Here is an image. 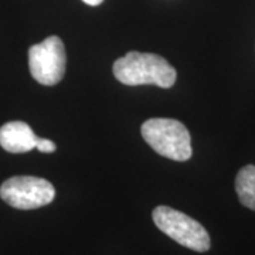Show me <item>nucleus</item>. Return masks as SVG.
Instances as JSON below:
<instances>
[{"label": "nucleus", "mask_w": 255, "mask_h": 255, "mask_svg": "<svg viewBox=\"0 0 255 255\" xmlns=\"http://www.w3.org/2000/svg\"><path fill=\"white\" fill-rule=\"evenodd\" d=\"M146 143L157 155L176 162H186L193 155L191 136L180 121L170 118H152L140 128Z\"/></svg>", "instance_id": "2"}, {"label": "nucleus", "mask_w": 255, "mask_h": 255, "mask_svg": "<svg viewBox=\"0 0 255 255\" xmlns=\"http://www.w3.org/2000/svg\"><path fill=\"white\" fill-rule=\"evenodd\" d=\"M114 75L119 82L136 85H156L170 88L176 82V70L163 57L152 53L130 51L114 64Z\"/></svg>", "instance_id": "1"}, {"label": "nucleus", "mask_w": 255, "mask_h": 255, "mask_svg": "<svg viewBox=\"0 0 255 255\" xmlns=\"http://www.w3.org/2000/svg\"><path fill=\"white\" fill-rule=\"evenodd\" d=\"M0 197L13 209L34 210L54 200L55 189L41 177L14 176L0 186Z\"/></svg>", "instance_id": "4"}, {"label": "nucleus", "mask_w": 255, "mask_h": 255, "mask_svg": "<svg viewBox=\"0 0 255 255\" xmlns=\"http://www.w3.org/2000/svg\"><path fill=\"white\" fill-rule=\"evenodd\" d=\"M67 55L61 38L47 37L44 41L28 48V68L31 77L41 85L51 87L63 80Z\"/></svg>", "instance_id": "5"}, {"label": "nucleus", "mask_w": 255, "mask_h": 255, "mask_svg": "<svg viewBox=\"0 0 255 255\" xmlns=\"http://www.w3.org/2000/svg\"><path fill=\"white\" fill-rule=\"evenodd\" d=\"M236 191L241 204L250 210H255V166L247 164L236 177Z\"/></svg>", "instance_id": "7"}, {"label": "nucleus", "mask_w": 255, "mask_h": 255, "mask_svg": "<svg viewBox=\"0 0 255 255\" xmlns=\"http://www.w3.org/2000/svg\"><path fill=\"white\" fill-rule=\"evenodd\" d=\"M152 217L156 227L177 244L197 253H206L210 250L211 241L209 233L199 221L187 214L167 206H159L153 210Z\"/></svg>", "instance_id": "3"}, {"label": "nucleus", "mask_w": 255, "mask_h": 255, "mask_svg": "<svg viewBox=\"0 0 255 255\" xmlns=\"http://www.w3.org/2000/svg\"><path fill=\"white\" fill-rule=\"evenodd\" d=\"M38 136L23 121L7 122L0 128V146L10 153H26L36 149Z\"/></svg>", "instance_id": "6"}, {"label": "nucleus", "mask_w": 255, "mask_h": 255, "mask_svg": "<svg viewBox=\"0 0 255 255\" xmlns=\"http://www.w3.org/2000/svg\"><path fill=\"white\" fill-rule=\"evenodd\" d=\"M36 149L37 150H40V152H43V153H53V152H55L57 146H55L54 142H51L50 139L38 137Z\"/></svg>", "instance_id": "8"}, {"label": "nucleus", "mask_w": 255, "mask_h": 255, "mask_svg": "<svg viewBox=\"0 0 255 255\" xmlns=\"http://www.w3.org/2000/svg\"><path fill=\"white\" fill-rule=\"evenodd\" d=\"M85 4H88V6H98V4H101L104 0H82Z\"/></svg>", "instance_id": "9"}]
</instances>
